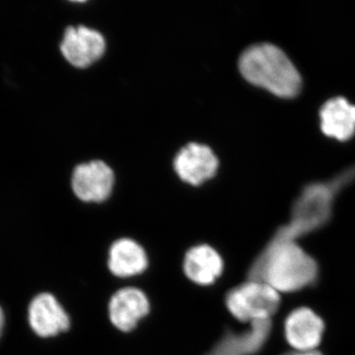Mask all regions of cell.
Segmentation results:
<instances>
[{"label": "cell", "mask_w": 355, "mask_h": 355, "mask_svg": "<svg viewBox=\"0 0 355 355\" xmlns=\"http://www.w3.org/2000/svg\"><path fill=\"white\" fill-rule=\"evenodd\" d=\"M319 275L317 261L297 243L275 235L249 270V279L258 280L277 292H296L312 286Z\"/></svg>", "instance_id": "6da1fadb"}, {"label": "cell", "mask_w": 355, "mask_h": 355, "mask_svg": "<svg viewBox=\"0 0 355 355\" xmlns=\"http://www.w3.org/2000/svg\"><path fill=\"white\" fill-rule=\"evenodd\" d=\"M243 77L282 98H293L300 92L302 79L297 69L277 46L259 44L248 48L239 60Z\"/></svg>", "instance_id": "7a4b0ae2"}, {"label": "cell", "mask_w": 355, "mask_h": 355, "mask_svg": "<svg viewBox=\"0 0 355 355\" xmlns=\"http://www.w3.org/2000/svg\"><path fill=\"white\" fill-rule=\"evenodd\" d=\"M229 312L241 322L270 321L280 305L279 292L272 287L251 280L235 287L225 299Z\"/></svg>", "instance_id": "3957f363"}, {"label": "cell", "mask_w": 355, "mask_h": 355, "mask_svg": "<svg viewBox=\"0 0 355 355\" xmlns=\"http://www.w3.org/2000/svg\"><path fill=\"white\" fill-rule=\"evenodd\" d=\"M331 198L329 189L316 186L308 189L295 203L291 223L275 235L296 241L301 236L322 227L330 218Z\"/></svg>", "instance_id": "277c9868"}, {"label": "cell", "mask_w": 355, "mask_h": 355, "mask_svg": "<svg viewBox=\"0 0 355 355\" xmlns=\"http://www.w3.org/2000/svg\"><path fill=\"white\" fill-rule=\"evenodd\" d=\"M106 44L99 32L84 26L67 28L60 50L65 60L78 69L94 64L104 53Z\"/></svg>", "instance_id": "5b68a950"}, {"label": "cell", "mask_w": 355, "mask_h": 355, "mask_svg": "<svg viewBox=\"0 0 355 355\" xmlns=\"http://www.w3.org/2000/svg\"><path fill=\"white\" fill-rule=\"evenodd\" d=\"M114 173L106 163L92 161L77 166L72 175V189L83 202H101L111 195Z\"/></svg>", "instance_id": "8992f818"}, {"label": "cell", "mask_w": 355, "mask_h": 355, "mask_svg": "<svg viewBox=\"0 0 355 355\" xmlns=\"http://www.w3.org/2000/svg\"><path fill=\"white\" fill-rule=\"evenodd\" d=\"M324 324L314 311L301 307L292 311L284 324L287 343L297 352L316 350L321 343Z\"/></svg>", "instance_id": "52a82bcc"}, {"label": "cell", "mask_w": 355, "mask_h": 355, "mask_svg": "<svg viewBox=\"0 0 355 355\" xmlns=\"http://www.w3.org/2000/svg\"><path fill=\"white\" fill-rule=\"evenodd\" d=\"M174 166L183 181L198 186L216 175L218 160L209 147L190 144L178 154Z\"/></svg>", "instance_id": "ba28073f"}, {"label": "cell", "mask_w": 355, "mask_h": 355, "mask_svg": "<svg viewBox=\"0 0 355 355\" xmlns=\"http://www.w3.org/2000/svg\"><path fill=\"white\" fill-rule=\"evenodd\" d=\"M29 323L42 338H50L69 330L70 321L62 305L50 293L39 294L29 307Z\"/></svg>", "instance_id": "9c48e42d"}, {"label": "cell", "mask_w": 355, "mask_h": 355, "mask_svg": "<svg viewBox=\"0 0 355 355\" xmlns=\"http://www.w3.org/2000/svg\"><path fill=\"white\" fill-rule=\"evenodd\" d=\"M148 312L149 302L146 294L132 287L119 291L110 301V319L116 328L123 331L133 330Z\"/></svg>", "instance_id": "30bf717a"}, {"label": "cell", "mask_w": 355, "mask_h": 355, "mask_svg": "<svg viewBox=\"0 0 355 355\" xmlns=\"http://www.w3.org/2000/svg\"><path fill=\"white\" fill-rule=\"evenodd\" d=\"M272 322H254L242 334L227 333L207 355H253L265 345Z\"/></svg>", "instance_id": "8fae6325"}, {"label": "cell", "mask_w": 355, "mask_h": 355, "mask_svg": "<svg viewBox=\"0 0 355 355\" xmlns=\"http://www.w3.org/2000/svg\"><path fill=\"white\" fill-rule=\"evenodd\" d=\"M320 120L324 135L345 141L355 132V106L345 98H334L324 103Z\"/></svg>", "instance_id": "7c38bea8"}, {"label": "cell", "mask_w": 355, "mask_h": 355, "mask_svg": "<svg viewBox=\"0 0 355 355\" xmlns=\"http://www.w3.org/2000/svg\"><path fill=\"white\" fill-rule=\"evenodd\" d=\"M184 270L187 277L202 286L214 284L223 270L220 254L209 245L191 248L184 257Z\"/></svg>", "instance_id": "4fadbf2b"}, {"label": "cell", "mask_w": 355, "mask_h": 355, "mask_svg": "<svg viewBox=\"0 0 355 355\" xmlns=\"http://www.w3.org/2000/svg\"><path fill=\"white\" fill-rule=\"evenodd\" d=\"M148 260L146 251L130 239H121L112 245L109 268L116 277H130L146 270Z\"/></svg>", "instance_id": "5bb4252c"}, {"label": "cell", "mask_w": 355, "mask_h": 355, "mask_svg": "<svg viewBox=\"0 0 355 355\" xmlns=\"http://www.w3.org/2000/svg\"><path fill=\"white\" fill-rule=\"evenodd\" d=\"M284 355H322L320 352H316V350H311V352H297V350H294V352H289V354H286Z\"/></svg>", "instance_id": "9a60e30c"}, {"label": "cell", "mask_w": 355, "mask_h": 355, "mask_svg": "<svg viewBox=\"0 0 355 355\" xmlns=\"http://www.w3.org/2000/svg\"><path fill=\"white\" fill-rule=\"evenodd\" d=\"M4 327V313L0 307V336H1L2 331H3Z\"/></svg>", "instance_id": "2e32d148"}]
</instances>
